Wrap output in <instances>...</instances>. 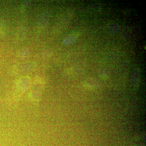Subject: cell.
<instances>
[{
    "label": "cell",
    "instance_id": "1",
    "mask_svg": "<svg viewBox=\"0 0 146 146\" xmlns=\"http://www.w3.org/2000/svg\"><path fill=\"white\" fill-rule=\"evenodd\" d=\"M79 33L75 32L68 35L63 40V43L65 45H69L74 43L79 36Z\"/></svg>",
    "mask_w": 146,
    "mask_h": 146
},
{
    "label": "cell",
    "instance_id": "2",
    "mask_svg": "<svg viewBox=\"0 0 146 146\" xmlns=\"http://www.w3.org/2000/svg\"><path fill=\"white\" fill-rule=\"evenodd\" d=\"M30 54V51L28 48H24L18 51V57L22 58H26Z\"/></svg>",
    "mask_w": 146,
    "mask_h": 146
},
{
    "label": "cell",
    "instance_id": "3",
    "mask_svg": "<svg viewBox=\"0 0 146 146\" xmlns=\"http://www.w3.org/2000/svg\"><path fill=\"white\" fill-rule=\"evenodd\" d=\"M99 74L100 76L103 78H107L108 76V72L106 69H102L100 70Z\"/></svg>",
    "mask_w": 146,
    "mask_h": 146
}]
</instances>
